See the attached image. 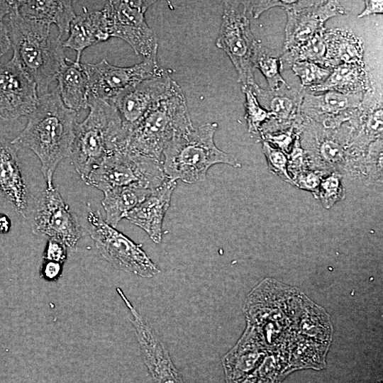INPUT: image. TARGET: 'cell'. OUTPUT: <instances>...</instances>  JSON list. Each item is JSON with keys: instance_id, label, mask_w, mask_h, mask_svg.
Listing matches in <instances>:
<instances>
[{"instance_id": "1", "label": "cell", "mask_w": 383, "mask_h": 383, "mask_svg": "<svg viewBox=\"0 0 383 383\" xmlns=\"http://www.w3.org/2000/svg\"><path fill=\"white\" fill-rule=\"evenodd\" d=\"M77 123V112L64 105L55 87L39 96L25 128L11 141L18 150L29 149L36 155L48 188L54 187L58 165L70 155Z\"/></svg>"}, {"instance_id": "2", "label": "cell", "mask_w": 383, "mask_h": 383, "mask_svg": "<svg viewBox=\"0 0 383 383\" xmlns=\"http://www.w3.org/2000/svg\"><path fill=\"white\" fill-rule=\"evenodd\" d=\"M8 18L6 26L13 57L35 82L40 96L48 92L50 85L68 60L63 41L51 35V26L21 16L16 9V1Z\"/></svg>"}, {"instance_id": "3", "label": "cell", "mask_w": 383, "mask_h": 383, "mask_svg": "<svg viewBox=\"0 0 383 383\" xmlns=\"http://www.w3.org/2000/svg\"><path fill=\"white\" fill-rule=\"evenodd\" d=\"M217 128V123H206L175 134L162 155V167L167 177L194 184L204 181L213 165L240 167V162L233 155L216 147L213 137Z\"/></svg>"}, {"instance_id": "4", "label": "cell", "mask_w": 383, "mask_h": 383, "mask_svg": "<svg viewBox=\"0 0 383 383\" xmlns=\"http://www.w3.org/2000/svg\"><path fill=\"white\" fill-rule=\"evenodd\" d=\"M88 107L86 118L76 125L70 155L84 182L108 154L121 150L126 139L120 116L111 103L89 96Z\"/></svg>"}, {"instance_id": "5", "label": "cell", "mask_w": 383, "mask_h": 383, "mask_svg": "<svg viewBox=\"0 0 383 383\" xmlns=\"http://www.w3.org/2000/svg\"><path fill=\"white\" fill-rule=\"evenodd\" d=\"M192 127L185 96L174 81L168 93L131 131L121 150L162 162L165 148L174 135Z\"/></svg>"}, {"instance_id": "6", "label": "cell", "mask_w": 383, "mask_h": 383, "mask_svg": "<svg viewBox=\"0 0 383 383\" xmlns=\"http://www.w3.org/2000/svg\"><path fill=\"white\" fill-rule=\"evenodd\" d=\"M247 1H226L216 45L229 57L238 74L241 89L252 87L256 93L252 57L257 40L250 28Z\"/></svg>"}, {"instance_id": "7", "label": "cell", "mask_w": 383, "mask_h": 383, "mask_svg": "<svg viewBox=\"0 0 383 383\" xmlns=\"http://www.w3.org/2000/svg\"><path fill=\"white\" fill-rule=\"evenodd\" d=\"M167 179L161 161L126 150H116L108 154L84 182L102 192L123 186L154 190Z\"/></svg>"}, {"instance_id": "8", "label": "cell", "mask_w": 383, "mask_h": 383, "mask_svg": "<svg viewBox=\"0 0 383 383\" xmlns=\"http://www.w3.org/2000/svg\"><path fill=\"white\" fill-rule=\"evenodd\" d=\"M88 232L102 257L118 270L150 278L160 273L158 267L128 236L109 225L100 212L89 209Z\"/></svg>"}, {"instance_id": "9", "label": "cell", "mask_w": 383, "mask_h": 383, "mask_svg": "<svg viewBox=\"0 0 383 383\" xmlns=\"http://www.w3.org/2000/svg\"><path fill=\"white\" fill-rule=\"evenodd\" d=\"M155 1L116 0L106 1L101 9L109 38L126 42L137 55L157 56L158 43L148 25L145 13Z\"/></svg>"}, {"instance_id": "10", "label": "cell", "mask_w": 383, "mask_h": 383, "mask_svg": "<svg viewBox=\"0 0 383 383\" xmlns=\"http://www.w3.org/2000/svg\"><path fill=\"white\" fill-rule=\"evenodd\" d=\"M87 76L89 96L110 102L129 87L146 79L168 75L157 56L144 58L135 65L118 67L106 59L96 63H82Z\"/></svg>"}, {"instance_id": "11", "label": "cell", "mask_w": 383, "mask_h": 383, "mask_svg": "<svg viewBox=\"0 0 383 383\" xmlns=\"http://www.w3.org/2000/svg\"><path fill=\"white\" fill-rule=\"evenodd\" d=\"M32 232L47 235L74 250L82 238L80 224L58 189L46 187L38 197L33 211Z\"/></svg>"}, {"instance_id": "12", "label": "cell", "mask_w": 383, "mask_h": 383, "mask_svg": "<svg viewBox=\"0 0 383 383\" xmlns=\"http://www.w3.org/2000/svg\"><path fill=\"white\" fill-rule=\"evenodd\" d=\"M287 15L283 51L292 49L325 30L327 20L345 15L338 1H295L284 9Z\"/></svg>"}, {"instance_id": "13", "label": "cell", "mask_w": 383, "mask_h": 383, "mask_svg": "<svg viewBox=\"0 0 383 383\" xmlns=\"http://www.w3.org/2000/svg\"><path fill=\"white\" fill-rule=\"evenodd\" d=\"M39 100L37 86L33 79L12 56L10 61L0 63V118L16 120L30 115Z\"/></svg>"}, {"instance_id": "14", "label": "cell", "mask_w": 383, "mask_h": 383, "mask_svg": "<svg viewBox=\"0 0 383 383\" xmlns=\"http://www.w3.org/2000/svg\"><path fill=\"white\" fill-rule=\"evenodd\" d=\"M116 291L131 312L130 320L153 383H184L167 350L154 330L134 308L123 291L118 287Z\"/></svg>"}, {"instance_id": "15", "label": "cell", "mask_w": 383, "mask_h": 383, "mask_svg": "<svg viewBox=\"0 0 383 383\" xmlns=\"http://www.w3.org/2000/svg\"><path fill=\"white\" fill-rule=\"evenodd\" d=\"M174 82L169 74L146 79L124 90L110 101L118 111L126 139L148 112L168 93Z\"/></svg>"}, {"instance_id": "16", "label": "cell", "mask_w": 383, "mask_h": 383, "mask_svg": "<svg viewBox=\"0 0 383 383\" xmlns=\"http://www.w3.org/2000/svg\"><path fill=\"white\" fill-rule=\"evenodd\" d=\"M176 186V181L167 179L125 216L145 231L155 243L162 240L163 219Z\"/></svg>"}, {"instance_id": "17", "label": "cell", "mask_w": 383, "mask_h": 383, "mask_svg": "<svg viewBox=\"0 0 383 383\" xmlns=\"http://www.w3.org/2000/svg\"><path fill=\"white\" fill-rule=\"evenodd\" d=\"M18 149L0 136V190L23 217L28 214V192L17 155Z\"/></svg>"}, {"instance_id": "18", "label": "cell", "mask_w": 383, "mask_h": 383, "mask_svg": "<svg viewBox=\"0 0 383 383\" xmlns=\"http://www.w3.org/2000/svg\"><path fill=\"white\" fill-rule=\"evenodd\" d=\"M365 93L342 94L327 91L320 95L304 91L301 104V113L314 118H323V121L333 125L335 121L350 117L363 100Z\"/></svg>"}, {"instance_id": "19", "label": "cell", "mask_w": 383, "mask_h": 383, "mask_svg": "<svg viewBox=\"0 0 383 383\" xmlns=\"http://www.w3.org/2000/svg\"><path fill=\"white\" fill-rule=\"evenodd\" d=\"M109 38L102 10L88 11L76 15L71 22L69 34L63 40V48L76 52L75 62H80L82 52L93 45L107 40Z\"/></svg>"}, {"instance_id": "20", "label": "cell", "mask_w": 383, "mask_h": 383, "mask_svg": "<svg viewBox=\"0 0 383 383\" xmlns=\"http://www.w3.org/2000/svg\"><path fill=\"white\" fill-rule=\"evenodd\" d=\"M72 1L30 0L16 1L18 13L28 19L42 22L51 26L55 24L58 29L57 38L69 34L71 22L76 16Z\"/></svg>"}, {"instance_id": "21", "label": "cell", "mask_w": 383, "mask_h": 383, "mask_svg": "<svg viewBox=\"0 0 383 383\" xmlns=\"http://www.w3.org/2000/svg\"><path fill=\"white\" fill-rule=\"evenodd\" d=\"M55 80L60 96L67 108L77 112L88 107L89 82L81 62L68 59Z\"/></svg>"}, {"instance_id": "22", "label": "cell", "mask_w": 383, "mask_h": 383, "mask_svg": "<svg viewBox=\"0 0 383 383\" xmlns=\"http://www.w3.org/2000/svg\"><path fill=\"white\" fill-rule=\"evenodd\" d=\"M326 47V68H333L340 64H364L362 40L347 29L325 30Z\"/></svg>"}, {"instance_id": "23", "label": "cell", "mask_w": 383, "mask_h": 383, "mask_svg": "<svg viewBox=\"0 0 383 383\" xmlns=\"http://www.w3.org/2000/svg\"><path fill=\"white\" fill-rule=\"evenodd\" d=\"M370 79L365 64H340L332 71L321 84L311 89L312 93L335 91L350 94L365 93L369 90Z\"/></svg>"}, {"instance_id": "24", "label": "cell", "mask_w": 383, "mask_h": 383, "mask_svg": "<svg viewBox=\"0 0 383 383\" xmlns=\"http://www.w3.org/2000/svg\"><path fill=\"white\" fill-rule=\"evenodd\" d=\"M152 191L135 186L116 187L104 191L101 204L106 212L105 221L116 228L118 222Z\"/></svg>"}, {"instance_id": "25", "label": "cell", "mask_w": 383, "mask_h": 383, "mask_svg": "<svg viewBox=\"0 0 383 383\" xmlns=\"http://www.w3.org/2000/svg\"><path fill=\"white\" fill-rule=\"evenodd\" d=\"M303 89L294 91L290 87L272 91L260 88L255 94L257 99L266 103L272 117L279 121L290 120L301 113V104L304 94Z\"/></svg>"}, {"instance_id": "26", "label": "cell", "mask_w": 383, "mask_h": 383, "mask_svg": "<svg viewBox=\"0 0 383 383\" xmlns=\"http://www.w3.org/2000/svg\"><path fill=\"white\" fill-rule=\"evenodd\" d=\"M252 65L255 69L262 73L270 91H276L289 87L281 75L283 66L280 57L264 46L260 40H257L255 46Z\"/></svg>"}, {"instance_id": "27", "label": "cell", "mask_w": 383, "mask_h": 383, "mask_svg": "<svg viewBox=\"0 0 383 383\" xmlns=\"http://www.w3.org/2000/svg\"><path fill=\"white\" fill-rule=\"evenodd\" d=\"M326 30V29H325ZM320 32L304 43L287 51L280 57L282 66L301 61H309L324 67L326 47L324 31Z\"/></svg>"}, {"instance_id": "28", "label": "cell", "mask_w": 383, "mask_h": 383, "mask_svg": "<svg viewBox=\"0 0 383 383\" xmlns=\"http://www.w3.org/2000/svg\"><path fill=\"white\" fill-rule=\"evenodd\" d=\"M245 94V118L250 133L256 135L261 131L263 124L272 118L271 113L263 108L257 99L253 88L242 89Z\"/></svg>"}, {"instance_id": "29", "label": "cell", "mask_w": 383, "mask_h": 383, "mask_svg": "<svg viewBox=\"0 0 383 383\" xmlns=\"http://www.w3.org/2000/svg\"><path fill=\"white\" fill-rule=\"evenodd\" d=\"M291 66L293 72L299 77L304 90H310L323 83L332 71V68H326L309 61L296 62Z\"/></svg>"}, {"instance_id": "30", "label": "cell", "mask_w": 383, "mask_h": 383, "mask_svg": "<svg viewBox=\"0 0 383 383\" xmlns=\"http://www.w3.org/2000/svg\"><path fill=\"white\" fill-rule=\"evenodd\" d=\"M262 152L267 160L269 170L279 176L282 180L294 185L287 169V158L282 151L273 147L269 142H262Z\"/></svg>"}, {"instance_id": "31", "label": "cell", "mask_w": 383, "mask_h": 383, "mask_svg": "<svg viewBox=\"0 0 383 383\" xmlns=\"http://www.w3.org/2000/svg\"><path fill=\"white\" fill-rule=\"evenodd\" d=\"M319 198L323 206L329 209L344 197V190L338 174H333L324 179L319 189Z\"/></svg>"}, {"instance_id": "32", "label": "cell", "mask_w": 383, "mask_h": 383, "mask_svg": "<svg viewBox=\"0 0 383 383\" xmlns=\"http://www.w3.org/2000/svg\"><path fill=\"white\" fill-rule=\"evenodd\" d=\"M294 1L291 0L247 1L250 16L254 18H258L263 12L271 8L282 7L286 9Z\"/></svg>"}, {"instance_id": "33", "label": "cell", "mask_w": 383, "mask_h": 383, "mask_svg": "<svg viewBox=\"0 0 383 383\" xmlns=\"http://www.w3.org/2000/svg\"><path fill=\"white\" fill-rule=\"evenodd\" d=\"M66 257L67 246L60 240L50 238L45 251V260L63 264Z\"/></svg>"}, {"instance_id": "34", "label": "cell", "mask_w": 383, "mask_h": 383, "mask_svg": "<svg viewBox=\"0 0 383 383\" xmlns=\"http://www.w3.org/2000/svg\"><path fill=\"white\" fill-rule=\"evenodd\" d=\"M62 267L61 263L46 260L42 267V276L48 280H54L60 275Z\"/></svg>"}, {"instance_id": "35", "label": "cell", "mask_w": 383, "mask_h": 383, "mask_svg": "<svg viewBox=\"0 0 383 383\" xmlns=\"http://www.w3.org/2000/svg\"><path fill=\"white\" fill-rule=\"evenodd\" d=\"M365 9L358 14V18H362L372 14H380L383 13V1L376 0L365 1Z\"/></svg>"}, {"instance_id": "36", "label": "cell", "mask_w": 383, "mask_h": 383, "mask_svg": "<svg viewBox=\"0 0 383 383\" xmlns=\"http://www.w3.org/2000/svg\"><path fill=\"white\" fill-rule=\"evenodd\" d=\"M4 18L0 16V57L4 55L11 47Z\"/></svg>"}, {"instance_id": "37", "label": "cell", "mask_w": 383, "mask_h": 383, "mask_svg": "<svg viewBox=\"0 0 383 383\" xmlns=\"http://www.w3.org/2000/svg\"><path fill=\"white\" fill-rule=\"evenodd\" d=\"M10 222L9 218L4 215L0 216V233L8 232Z\"/></svg>"}]
</instances>
